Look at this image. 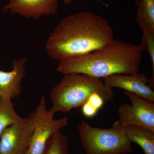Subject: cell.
<instances>
[{
    "instance_id": "1",
    "label": "cell",
    "mask_w": 154,
    "mask_h": 154,
    "mask_svg": "<svg viewBox=\"0 0 154 154\" xmlns=\"http://www.w3.org/2000/svg\"><path fill=\"white\" fill-rule=\"evenodd\" d=\"M114 40L113 29L106 19L85 11L62 19L50 34L45 49L50 57L60 61L94 52Z\"/></svg>"
},
{
    "instance_id": "2",
    "label": "cell",
    "mask_w": 154,
    "mask_h": 154,
    "mask_svg": "<svg viewBox=\"0 0 154 154\" xmlns=\"http://www.w3.org/2000/svg\"><path fill=\"white\" fill-rule=\"evenodd\" d=\"M142 57L138 45L115 39L94 52L60 61L57 70L63 75L82 74L99 79L133 75L139 72Z\"/></svg>"
},
{
    "instance_id": "3",
    "label": "cell",
    "mask_w": 154,
    "mask_h": 154,
    "mask_svg": "<svg viewBox=\"0 0 154 154\" xmlns=\"http://www.w3.org/2000/svg\"><path fill=\"white\" fill-rule=\"evenodd\" d=\"M50 93L53 111L70 113L74 108L82 106L93 94L102 95L106 102L114 98L112 88L99 78L82 74L64 75Z\"/></svg>"
},
{
    "instance_id": "4",
    "label": "cell",
    "mask_w": 154,
    "mask_h": 154,
    "mask_svg": "<svg viewBox=\"0 0 154 154\" xmlns=\"http://www.w3.org/2000/svg\"><path fill=\"white\" fill-rule=\"evenodd\" d=\"M78 130L86 154H128L134 151L125 127L119 120L112 128L105 129L94 127L82 121Z\"/></svg>"
},
{
    "instance_id": "5",
    "label": "cell",
    "mask_w": 154,
    "mask_h": 154,
    "mask_svg": "<svg viewBox=\"0 0 154 154\" xmlns=\"http://www.w3.org/2000/svg\"><path fill=\"white\" fill-rule=\"evenodd\" d=\"M54 114L51 108L47 109L46 99L42 95L36 109L30 113L33 119L34 131L26 154H42L50 138L68 124L67 117L54 119Z\"/></svg>"
},
{
    "instance_id": "6",
    "label": "cell",
    "mask_w": 154,
    "mask_h": 154,
    "mask_svg": "<svg viewBox=\"0 0 154 154\" xmlns=\"http://www.w3.org/2000/svg\"><path fill=\"white\" fill-rule=\"evenodd\" d=\"M125 94L131 104L122 103L119 107L118 120L122 125L140 127L154 132L153 102L128 91H125Z\"/></svg>"
},
{
    "instance_id": "7",
    "label": "cell",
    "mask_w": 154,
    "mask_h": 154,
    "mask_svg": "<svg viewBox=\"0 0 154 154\" xmlns=\"http://www.w3.org/2000/svg\"><path fill=\"white\" fill-rule=\"evenodd\" d=\"M34 131L30 116L6 128L0 137V154H26Z\"/></svg>"
},
{
    "instance_id": "8",
    "label": "cell",
    "mask_w": 154,
    "mask_h": 154,
    "mask_svg": "<svg viewBox=\"0 0 154 154\" xmlns=\"http://www.w3.org/2000/svg\"><path fill=\"white\" fill-rule=\"evenodd\" d=\"M58 0H9L4 13L38 20L44 16L57 14Z\"/></svg>"
},
{
    "instance_id": "9",
    "label": "cell",
    "mask_w": 154,
    "mask_h": 154,
    "mask_svg": "<svg viewBox=\"0 0 154 154\" xmlns=\"http://www.w3.org/2000/svg\"><path fill=\"white\" fill-rule=\"evenodd\" d=\"M149 79L146 74L139 72L133 75H113L102 79L108 87L123 89L154 102V91L148 85Z\"/></svg>"
},
{
    "instance_id": "10",
    "label": "cell",
    "mask_w": 154,
    "mask_h": 154,
    "mask_svg": "<svg viewBox=\"0 0 154 154\" xmlns=\"http://www.w3.org/2000/svg\"><path fill=\"white\" fill-rule=\"evenodd\" d=\"M27 58L15 60L10 72L0 70V100L18 98L22 93V83L26 72Z\"/></svg>"
},
{
    "instance_id": "11",
    "label": "cell",
    "mask_w": 154,
    "mask_h": 154,
    "mask_svg": "<svg viewBox=\"0 0 154 154\" xmlns=\"http://www.w3.org/2000/svg\"><path fill=\"white\" fill-rule=\"evenodd\" d=\"M128 138L137 144L145 154H154V132L144 128L133 125L125 127Z\"/></svg>"
},
{
    "instance_id": "12",
    "label": "cell",
    "mask_w": 154,
    "mask_h": 154,
    "mask_svg": "<svg viewBox=\"0 0 154 154\" xmlns=\"http://www.w3.org/2000/svg\"><path fill=\"white\" fill-rule=\"evenodd\" d=\"M136 22L143 32L154 33V0H136Z\"/></svg>"
},
{
    "instance_id": "13",
    "label": "cell",
    "mask_w": 154,
    "mask_h": 154,
    "mask_svg": "<svg viewBox=\"0 0 154 154\" xmlns=\"http://www.w3.org/2000/svg\"><path fill=\"white\" fill-rule=\"evenodd\" d=\"M22 118L14 109L12 100H0V137L7 128Z\"/></svg>"
},
{
    "instance_id": "14",
    "label": "cell",
    "mask_w": 154,
    "mask_h": 154,
    "mask_svg": "<svg viewBox=\"0 0 154 154\" xmlns=\"http://www.w3.org/2000/svg\"><path fill=\"white\" fill-rule=\"evenodd\" d=\"M68 143L67 136L58 131L50 138L42 154H69Z\"/></svg>"
},
{
    "instance_id": "15",
    "label": "cell",
    "mask_w": 154,
    "mask_h": 154,
    "mask_svg": "<svg viewBox=\"0 0 154 154\" xmlns=\"http://www.w3.org/2000/svg\"><path fill=\"white\" fill-rule=\"evenodd\" d=\"M142 35L140 44H139L141 50H145L148 52L151 60L154 76V33L144 31Z\"/></svg>"
},
{
    "instance_id": "16",
    "label": "cell",
    "mask_w": 154,
    "mask_h": 154,
    "mask_svg": "<svg viewBox=\"0 0 154 154\" xmlns=\"http://www.w3.org/2000/svg\"><path fill=\"white\" fill-rule=\"evenodd\" d=\"M81 107H82L81 111H82V114L86 118H93L99 111V110L91 106L88 102H86Z\"/></svg>"
},
{
    "instance_id": "17",
    "label": "cell",
    "mask_w": 154,
    "mask_h": 154,
    "mask_svg": "<svg viewBox=\"0 0 154 154\" xmlns=\"http://www.w3.org/2000/svg\"><path fill=\"white\" fill-rule=\"evenodd\" d=\"M65 4H69L72 2L74 0H63Z\"/></svg>"
},
{
    "instance_id": "18",
    "label": "cell",
    "mask_w": 154,
    "mask_h": 154,
    "mask_svg": "<svg viewBox=\"0 0 154 154\" xmlns=\"http://www.w3.org/2000/svg\"></svg>"
}]
</instances>
